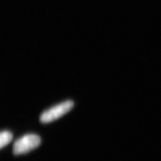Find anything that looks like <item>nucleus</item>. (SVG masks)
Masks as SVG:
<instances>
[{"mask_svg":"<svg viewBox=\"0 0 161 161\" xmlns=\"http://www.w3.org/2000/svg\"><path fill=\"white\" fill-rule=\"evenodd\" d=\"M74 106L71 100H67L44 111L40 116V121L43 124L50 123L66 114Z\"/></svg>","mask_w":161,"mask_h":161,"instance_id":"nucleus-1","label":"nucleus"},{"mask_svg":"<svg viewBox=\"0 0 161 161\" xmlns=\"http://www.w3.org/2000/svg\"><path fill=\"white\" fill-rule=\"evenodd\" d=\"M41 143V139L36 134H26L18 139L13 146V153L14 155H19L29 153Z\"/></svg>","mask_w":161,"mask_h":161,"instance_id":"nucleus-2","label":"nucleus"},{"mask_svg":"<svg viewBox=\"0 0 161 161\" xmlns=\"http://www.w3.org/2000/svg\"><path fill=\"white\" fill-rule=\"evenodd\" d=\"M13 138L12 134L8 130L2 131L0 134V148H2L6 147L10 142Z\"/></svg>","mask_w":161,"mask_h":161,"instance_id":"nucleus-3","label":"nucleus"}]
</instances>
